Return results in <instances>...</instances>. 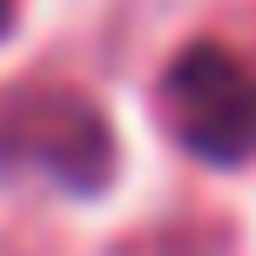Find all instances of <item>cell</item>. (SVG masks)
<instances>
[{
    "label": "cell",
    "instance_id": "obj_1",
    "mask_svg": "<svg viewBox=\"0 0 256 256\" xmlns=\"http://www.w3.org/2000/svg\"><path fill=\"white\" fill-rule=\"evenodd\" d=\"M162 122L196 162L243 168L256 162V61L230 40H189L162 74Z\"/></svg>",
    "mask_w": 256,
    "mask_h": 256
},
{
    "label": "cell",
    "instance_id": "obj_2",
    "mask_svg": "<svg viewBox=\"0 0 256 256\" xmlns=\"http://www.w3.org/2000/svg\"><path fill=\"white\" fill-rule=\"evenodd\" d=\"M0 168H34L61 189H102L115 176V135L108 115L81 88L27 81L0 102Z\"/></svg>",
    "mask_w": 256,
    "mask_h": 256
},
{
    "label": "cell",
    "instance_id": "obj_3",
    "mask_svg": "<svg viewBox=\"0 0 256 256\" xmlns=\"http://www.w3.org/2000/svg\"><path fill=\"white\" fill-rule=\"evenodd\" d=\"M7 27H14V0H0V34H7Z\"/></svg>",
    "mask_w": 256,
    "mask_h": 256
}]
</instances>
